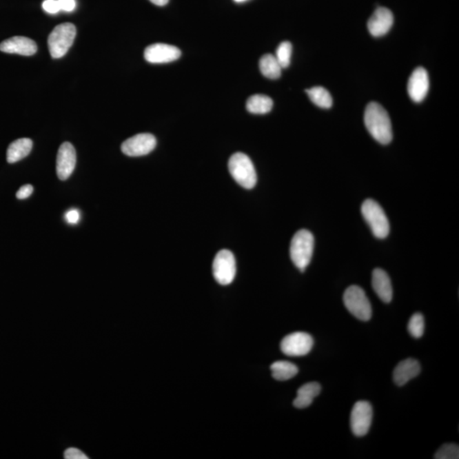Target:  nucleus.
<instances>
[{"instance_id": "f257e3e1", "label": "nucleus", "mask_w": 459, "mask_h": 459, "mask_svg": "<svg viewBox=\"0 0 459 459\" xmlns=\"http://www.w3.org/2000/svg\"><path fill=\"white\" fill-rule=\"evenodd\" d=\"M364 122L367 130L378 142L387 145L392 141V125L388 112L377 102L367 105Z\"/></svg>"}, {"instance_id": "f03ea898", "label": "nucleus", "mask_w": 459, "mask_h": 459, "mask_svg": "<svg viewBox=\"0 0 459 459\" xmlns=\"http://www.w3.org/2000/svg\"><path fill=\"white\" fill-rule=\"evenodd\" d=\"M314 250V236L308 229H302L295 233L290 245V257L295 267L305 272L312 261Z\"/></svg>"}, {"instance_id": "7ed1b4c3", "label": "nucleus", "mask_w": 459, "mask_h": 459, "mask_svg": "<svg viewBox=\"0 0 459 459\" xmlns=\"http://www.w3.org/2000/svg\"><path fill=\"white\" fill-rule=\"evenodd\" d=\"M229 172L241 187L252 189L257 182V174L251 159L242 152L234 153L228 163Z\"/></svg>"}, {"instance_id": "20e7f679", "label": "nucleus", "mask_w": 459, "mask_h": 459, "mask_svg": "<svg viewBox=\"0 0 459 459\" xmlns=\"http://www.w3.org/2000/svg\"><path fill=\"white\" fill-rule=\"evenodd\" d=\"M76 32L72 23H63L54 28L48 39L50 56L54 59L64 57L74 43Z\"/></svg>"}, {"instance_id": "39448f33", "label": "nucleus", "mask_w": 459, "mask_h": 459, "mask_svg": "<svg viewBox=\"0 0 459 459\" xmlns=\"http://www.w3.org/2000/svg\"><path fill=\"white\" fill-rule=\"evenodd\" d=\"M362 214L371 232L378 238H385L389 233V223L384 210L373 199H367L362 205Z\"/></svg>"}, {"instance_id": "423d86ee", "label": "nucleus", "mask_w": 459, "mask_h": 459, "mask_svg": "<svg viewBox=\"0 0 459 459\" xmlns=\"http://www.w3.org/2000/svg\"><path fill=\"white\" fill-rule=\"evenodd\" d=\"M346 309L357 319L367 322L371 318V305L365 291L356 285L349 287L344 294Z\"/></svg>"}, {"instance_id": "0eeeda50", "label": "nucleus", "mask_w": 459, "mask_h": 459, "mask_svg": "<svg viewBox=\"0 0 459 459\" xmlns=\"http://www.w3.org/2000/svg\"><path fill=\"white\" fill-rule=\"evenodd\" d=\"M236 272L234 255L227 249L221 250L213 262L214 279L221 285H228L235 278Z\"/></svg>"}, {"instance_id": "6e6552de", "label": "nucleus", "mask_w": 459, "mask_h": 459, "mask_svg": "<svg viewBox=\"0 0 459 459\" xmlns=\"http://www.w3.org/2000/svg\"><path fill=\"white\" fill-rule=\"evenodd\" d=\"M314 345L313 338L304 332H295L287 335L280 342V349L283 354L289 356L307 355Z\"/></svg>"}, {"instance_id": "1a4fd4ad", "label": "nucleus", "mask_w": 459, "mask_h": 459, "mask_svg": "<svg viewBox=\"0 0 459 459\" xmlns=\"http://www.w3.org/2000/svg\"><path fill=\"white\" fill-rule=\"evenodd\" d=\"M373 420V407L367 400H359L352 408L351 427L356 436H366Z\"/></svg>"}, {"instance_id": "9d476101", "label": "nucleus", "mask_w": 459, "mask_h": 459, "mask_svg": "<svg viewBox=\"0 0 459 459\" xmlns=\"http://www.w3.org/2000/svg\"><path fill=\"white\" fill-rule=\"evenodd\" d=\"M156 140L152 134H138L122 144L121 150L129 156H141L154 150Z\"/></svg>"}, {"instance_id": "9b49d317", "label": "nucleus", "mask_w": 459, "mask_h": 459, "mask_svg": "<svg viewBox=\"0 0 459 459\" xmlns=\"http://www.w3.org/2000/svg\"><path fill=\"white\" fill-rule=\"evenodd\" d=\"M181 56V51L177 47L167 43H153L145 48V61L153 64L169 63L176 61Z\"/></svg>"}, {"instance_id": "f8f14e48", "label": "nucleus", "mask_w": 459, "mask_h": 459, "mask_svg": "<svg viewBox=\"0 0 459 459\" xmlns=\"http://www.w3.org/2000/svg\"><path fill=\"white\" fill-rule=\"evenodd\" d=\"M76 162V151L71 143L65 142L61 145L57 153V173L61 181L68 180L75 169Z\"/></svg>"}, {"instance_id": "ddd939ff", "label": "nucleus", "mask_w": 459, "mask_h": 459, "mask_svg": "<svg viewBox=\"0 0 459 459\" xmlns=\"http://www.w3.org/2000/svg\"><path fill=\"white\" fill-rule=\"evenodd\" d=\"M429 88V80L427 71L425 68L415 69L407 83V92L411 100L415 102L424 101Z\"/></svg>"}, {"instance_id": "4468645a", "label": "nucleus", "mask_w": 459, "mask_h": 459, "mask_svg": "<svg viewBox=\"0 0 459 459\" xmlns=\"http://www.w3.org/2000/svg\"><path fill=\"white\" fill-rule=\"evenodd\" d=\"M394 23V16L392 12L385 7H380L371 14L367 28L374 37H382L391 30Z\"/></svg>"}, {"instance_id": "2eb2a0df", "label": "nucleus", "mask_w": 459, "mask_h": 459, "mask_svg": "<svg viewBox=\"0 0 459 459\" xmlns=\"http://www.w3.org/2000/svg\"><path fill=\"white\" fill-rule=\"evenodd\" d=\"M38 47L34 40L21 36L10 38L0 43V50L9 54L31 57L37 52Z\"/></svg>"}, {"instance_id": "dca6fc26", "label": "nucleus", "mask_w": 459, "mask_h": 459, "mask_svg": "<svg viewBox=\"0 0 459 459\" xmlns=\"http://www.w3.org/2000/svg\"><path fill=\"white\" fill-rule=\"evenodd\" d=\"M371 286L378 298L385 303H389L393 297L391 280L384 269L377 268L374 269L371 276Z\"/></svg>"}, {"instance_id": "f3484780", "label": "nucleus", "mask_w": 459, "mask_h": 459, "mask_svg": "<svg viewBox=\"0 0 459 459\" xmlns=\"http://www.w3.org/2000/svg\"><path fill=\"white\" fill-rule=\"evenodd\" d=\"M421 367L417 360L408 358L402 360L396 367L393 378L396 384L398 386H403L407 382L417 377L420 374Z\"/></svg>"}, {"instance_id": "a211bd4d", "label": "nucleus", "mask_w": 459, "mask_h": 459, "mask_svg": "<svg viewBox=\"0 0 459 459\" xmlns=\"http://www.w3.org/2000/svg\"><path fill=\"white\" fill-rule=\"evenodd\" d=\"M320 385L316 382H309L302 385L298 389L296 398L294 400V406L297 408H306L312 405L313 400L320 392Z\"/></svg>"}, {"instance_id": "6ab92c4d", "label": "nucleus", "mask_w": 459, "mask_h": 459, "mask_svg": "<svg viewBox=\"0 0 459 459\" xmlns=\"http://www.w3.org/2000/svg\"><path fill=\"white\" fill-rule=\"evenodd\" d=\"M32 141L28 138H21L12 142L7 150V162L14 163L23 159L32 151Z\"/></svg>"}, {"instance_id": "aec40b11", "label": "nucleus", "mask_w": 459, "mask_h": 459, "mask_svg": "<svg viewBox=\"0 0 459 459\" xmlns=\"http://www.w3.org/2000/svg\"><path fill=\"white\" fill-rule=\"evenodd\" d=\"M247 110L254 114H265L272 111L273 101L265 94H254L249 98L246 104Z\"/></svg>"}, {"instance_id": "412c9836", "label": "nucleus", "mask_w": 459, "mask_h": 459, "mask_svg": "<svg viewBox=\"0 0 459 459\" xmlns=\"http://www.w3.org/2000/svg\"><path fill=\"white\" fill-rule=\"evenodd\" d=\"M272 377L276 380L286 381L296 376L298 369L294 363L287 360H278L271 366Z\"/></svg>"}, {"instance_id": "4be33fe9", "label": "nucleus", "mask_w": 459, "mask_h": 459, "mask_svg": "<svg viewBox=\"0 0 459 459\" xmlns=\"http://www.w3.org/2000/svg\"><path fill=\"white\" fill-rule=\"evenodd\" d=\"M260 69L261 74L267 76V78L276 79L280 78L283 68H280L275 56L267 54L261 58Z\"/></svg>"}, {"instance_id": "5701e85b", "label": "nucleus", "mask_w": 459, "mask_h": 459, "mask_svg": "<svg viewBox=\"0 0 459 459\" xmlns=\"http://www.w3.org/2000/svg\"><path fill=\"white\" fill-rule=\"evenodd\" d=\"M309 99L318 107L329 109L333 105V98L330 93L322 86L313 87L312 89L306 90Z\"/></svg>"}, {"instance_id": "b1692460", "label": "nucleus", "mask_w": 459, "mask_h": 459, "mask_svg": "<svg viewBox=\"0 0 459 459\" xmlns=\"http://www.w3.org/2000/svg\"><path fill=\"white\" fill-rule=\"evenodd\" d=\"M293 47L290 42L280 43L276 49V58L282 68H287L290 65Z\"/></svg>"}, {"instance_id": "393cba45", "label": "nucleus", "mask_w": 459, "mask_h": 459, "mask_svg": "<svg viewBox=\"0 0 459 459\" xmlns=\"http://www.w3.org/2000/svg\"><path fill=\"white\" fill-rule=\"evenodd\" d=\"M407 329L414 338H420L422 336L425 331V319L421 313H415L411 316Z\"/></svg>"}, {"instance_id": "a878e982", "label": "nucleus", "mask_w": 459, "mask_h": 459, "mask_svg": "<svg viewBox=\"0 0 459 459\" xmlns=\"http://www.w3.org/2000/svg\"><path fill=\"white\" fill-rule=\"evenodd\" d=\"M436 459H458L459 458V447L456 444H444L435 454Z\"/></svg>"}, {"instance_id": "bb28decb", "label": "nucleus", "mask_w": 459, "mask_h": 459, "mask_svg": "<svg viewBox=\"0 0 459 459\" xmlns=\"http://www.w3.org/2000/svg\"><path fill=\"white\" fill-rule=\"evenodd\" d=\"M43 8L50 14H56L61 10L58 0H45L43 3Z\"/></svg>"}, {"instance_id": "cd10ccee", "label": "nucleus", "mask_w": 459, "mask_h": 459, "mask_svg": "<svg viewBox=\"0 0 459 459\" xmlns=\"http://www.w3.org/2000/svg\"><path fill=\"white\" fill-rule=\"evenodd\" d=\"M65 459H88L83 451L76 449V448H68L64 453Z\"/></svg>"}, {"instance_id": "c85d7f7f", "label": "nucleus", "mask_w": 459, "mask_h": 459, "mask_svg": "<svg viewBox=\"0 0 459 459\" xmlns=\"http://www.w3.org/2000/svg\"><path fill=\"white\" fill-rule=\"evenodd\" d=\"M34 192V187L31 185H25L20 188V190L17 193V198L18 199H26L29 198Z\"/></svg>"}, {"instance_id": "c756f323", "label": "nucleus", "mask_w": 459, "mask_h": 459, "mask_svg": "<svg viewBox=\"0 0 459 459\" xmlns=\"http://www.w3.org/2000/svg\"><path fill=\"white\" fill-rule=\"evenodd\" d=\"M58 3H59L61 10H65V12H72L76 7L75 0H58Z\"/></svg>"}, {"instance_id": "7c9ffc66", "label": "nucleus", "mask_w": 459, "mask_h": 459, "mask_svg": "<svg viewBox=\"0 0 459 459\" xmlns=\"http://www.w3.org/2000/svg\"><path fill=\"white\" fill-rule=\"evenodd\" d=\"M65 218L69 224H76L79 221L80 218L79 211L76 210H69L65 214Z\"/></svg>"}, {"instance_id": "2f4dec72", "label": "nucleus", "mask_w": 459, "mask_h": 459, "mask_svg": "<svg viewBox=\"0 0 459 459\" xmlns=\"http://www.w3.org/2000/svg\"><path fill=\"white\" fill-rule=\"evenodd\" d=\"M152 3L158 6H165L169 3L170 0H150Z\"/></svg>"}, {"instance_id": "473e14b6", "label": "nucleus", "mask_w": 459, "mask_h": 459, "mask_svg": "<svg viewBox=\"0 0 459 459\" xmlns=\"http://www.w3.org/2000/svg\"><path fill=\"white\" fill-rule=\"evenodd\" d=\"M236 3H243L247 1V0H234Z\"/></svg>"}]
</instances>
